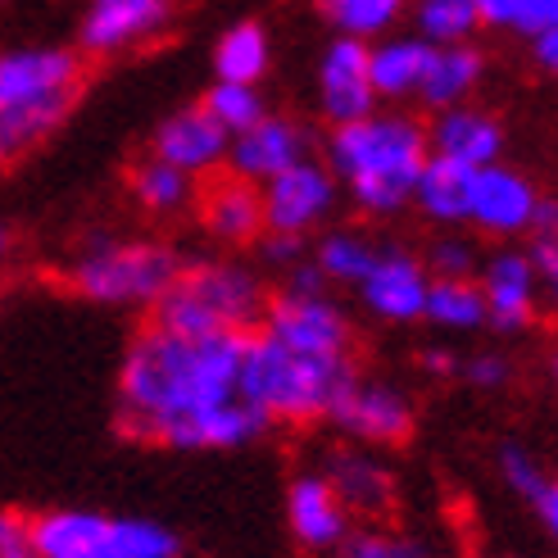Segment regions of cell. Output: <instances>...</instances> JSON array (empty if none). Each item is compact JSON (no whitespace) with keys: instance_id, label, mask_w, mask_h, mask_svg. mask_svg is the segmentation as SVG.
I'll return each instance as SVG.
<instances>
[{"instance_id":"1","label":"cell","mask_w":558,"mask_h":558,"mask_svg":"<svg viewBox=\"0 0 558 558\" xmlns=\"http://www.w3.org/2000/svg\"><path fill=\"white\" fill-rule=\"evenodd\" d=\"M241 341L142 327L119 364V427L132 440L186 454L245 450L264 440L272 423L236 390Z\"/></svg>"},{"instance_id":"2","label":"cell","mask_w":558,"mask_h":558,"mask_svg":"<svg viewBox=\"0 0 558 558\" xmlns=\"http://www.w3.org/2000/svg\"><path fill=\"white\" fill-rule=\"evenodd\" d=\"M427 128L404 109H373L368 119L331 128L327 173L368 218H396L413 201L427 163Z\"/></svg>"},{"instance_id":"3","label":"cell","mask_w":558,"mask_h":558,"mask_svg":"<svg viewBox=\"0 0 558 558\" xmlns=\"http://www.w3.org/2000/svg\"><path fill=\"white\" fill-rule=\"evenodd\" d=\"M359 377L354 354L345 359H323V354H300L277 345L264 331H250L241 341V373L236 390L245 404H255L268 423H323L337 409L341 390Z\"/></svg>"},{"instance_id":"4","label":"cell","mask_w":558,"mask_h":558,"mask_svg":"<svg viewBox=\"0 0 558 558\" xmlns=\"http://www.w3.org/2000/svg\"><path fill=\"white\" fill-rule=\"evenodd\" d=\"M268 310L264 277L236 259L182 264L155 300V327L178 337H250Z\"/></svg>"},{"instance_id":"5","label":"cell","mask_w":558,"mask_h":558,"mask_svg":"<svg viewBox=\"0 0 558 558\" xmlns=\"http://www.w3.org/2000/svg\"><path fill=\"white\" fill-rule=\"evenodd\" d=\"M82 92V60L64 46L0 50V123L41 146L60 128Z\"/></svg>"},{"instance_id":"6","label":"cell","mask_w":558,"mask_h":558,"mask_svg":"<svg viewBox=\"0 0 558 558\" xmlns=\"http://www.w3.org/2000/svg\"><path fill=\"white\" fill-rule=\"evenodd\" d=\"M182 259L163 241H96L69 268L77 295L114 310H155V300L169 291Z\"/></svg>"},{"instance_id":"7","label":"cell","mask_w":558,"mask_h":558,"mask_svg":"<svg viewBox=\"0 0 558 558\" xmlns=\"http://www.w3.org/2000/svg\"><path fill=\"white\" fill-rule=\"evenodd\" d=\"M259 331L272 337L277 345L300 350V354H323V359L354 354L350 314L327 291H291V287H282L277 295H268Z\"/></svg>"},{"instance_id":"8","label":"cell","mask_w":558,"mask_h":558,"mask_svg":"<svg viewBox=\"0 0 558 558\" xmlns=\"http://www.w3.org/2000/svg\"><path fill=\"white\" fill-rule=\"evenodd\" d=\"M327 423H337L350 436V445H404L417 427V409L404 386L359 373L341 390Z\"/></svg>"},{"instance_id":"9","label":"cell","mask_w":558,"mask_h":558,"mask_svg":"<svg viewBox=\"0 0 558 558\" xmlns=\"http://www.w3.org/2000/svg\"><path fill=\"white\" fill-rule=\"evenodd\" d=\"M337 178L327 173V163L318 159H300L287 173H277L259 186L264 201V232H282V236H310L314 228L331 218L337 209Z\"/></svg>"},{"instance_id":"10","label":"cell","mask_w":558,"mask_h":558,"mask_svg":"<svg viewBox=\"0 0 558 558\" xmlns=\"http://www.w3.org/2000/svg\"><path fill=\"white\" fill-rule=\"evenodd\" d=\"M541 209V186L522 169L509 163H486L472 169V191H468V222L495 241H518L532 232Z\"/></svg>"},{"instance_id":"11","label":"cell","mask_w":558,"mask_h":558,"mask_svg":"<svg viewBox=\"0 0 558 558\" xmlns=\"http://www.w3.org/2000/svg\"><path fill=\"white\" fill-rule=\"evenodd\" d=\"M427 287L432 277L423 268V259L409 255L400 245H386L377 250L373 268L359 277V304L364 314L390 327H409V323H423V304H427Z\"/></svg>"},{"instance_id":"12","label":"cell","mask_w":558,"mask_h":558,"mask_svg":"<svg viewBox=\"0 0 558 558\" xmlns=\"http://www.w3.org/2000/svg\"><path fill=\"white\" fill-rule=\"evenodd\" d=\"M327 486L337 490L350 522H386L400 505V482L386 459H377L368 445H341L323 468Z\"/></svg>"},{"instance_id":"13","label":"cell","mask_w":558,"mask_h":558,"mask_svg":"<svg viewBox=\"0 0 558 558\" xmlns=\"http://www.w3.org/2000/svg\"><path fill=\"white\" fill-rule=\"evenodd\" d=\"M477 291H482V304H486V327L495 331H522L532 327L536 314H541V277L526 259V250L518 245H505L495 250L490 259H482L477 268Z\"/></svg>"},{"instance_id":"14","label":"cell","mask_w":558,"mask_h":558,"mask_svg":"<svg viewBox=\"0 0 558 558\" xmlns=\"http://www.w3.org/2000/svg\"><path fill=\"white\" fill-rule=\"evenodd\" d=\"M377 92H373V77H368V41H354V37H337L323 60H318V109L331 128H345L368 119L377 109Z\"/></svg>"},{"instance_id":"15","label":"cell","mask_w":558,"mask_h":558,"mask_svg":"<svg viewBox=\"0 0 558 558\" xmlns=\"http://www.w3.org/2000/svg\"><path fill=\"white\" fill-rule=\"evenodd\" d=\"M173 19V0H87L82 14V50L87 54H123L132 46L155 41Z\"/></svg>"},{"instance_id":"16","label":"cell","mask_w":558,"mask_h":558,"mask_svg":"<svg viewBox=\"0 0 558 558\" xmlns=\"http://www.w3.org/2000/svg\"><path fill=\"white\" fill-rule=\"evenodd\" d=\"M300 159H310V132H304V123L282 119V114H264L255 128L232 136L228 163H222V169L264 186L268 178L287 173Z\"/></svg>"},{"instance_id":"17","label":"cell","mask_w":558,"mask_h":558,"mask_svg":"<svg viewBox=\"0 0 558 558\" xmlns=\"http://www.w3.org/2000/svg\"><path fill=\"white\" fill-rule=\"evenodd\" d=\"M228 146H232V136L205 114V105H191L159 123L150 150H155V159H163L169 169H178L186 178H209V173H222Z\"/></svg>"},{"instance_id":"18","label":"cell","mask_w":558,"mask_h":558,"mask_svg":"<svg viewBox=\"0 0 558 558\" xmlns=\"http://www.w3.org/2000/svg\"><path fill=\"white\" fill-rule=\"evenodd\" d=\"M195 209H201L205 232L218 245H255L264 236V201L259 186L236 173H209L205 186L195 191Z\"/></svg>"},{"instance_id":"19","label":"cell","mask_w":558,"mask_h":558,"mask_svg":"<svg viewBox=\"0 0 558 558\" xmlns=\"http://www.w3.org/2000/svg\"><path fill=\"white\" fill-rule=\"evenodd\" d=\"M287 526H291L300 549L331 554L345 541V532L354 522H350L345 505L337 499V490L327 486L323 472L310 468V472H295L291 486H287Z\"/></svg>"},{"instance_id":"20","label":"cell","mask_w":558,"mask_h":558,"mask_svg":"<svg viewBox=\"0 0 558 558\" xmlns=\"http://www.w3.org/2000/svg\"><path fill=\"white\" fill-rule=\"evenodd\" d=\"M427 150L463 163V169H486V163H499V155H505V123L477 105L440 109L427 128Z\"/></svg>"},{"instance_id":"21","label":"cell","mask_w":558,"mask_h":558,"mask_svg":"<svg viewBox=\"0 0 558 558\" xmlns=\"http://www.w3.org/2000/svg\"><path fill=\"white\" fill-rule=\"evenodd\" d=\"M27 536L37 558H119L109 513L96 509H46L27 518Z\"/></svg>"},{"instance_id":"22","label":"cell","mask_w":558,"mask_h":558,"mask_svg":"<svg viewBox=\"0 0 558 558\" xmlns=\"http://www.w3.org/2000/svg\"><path fill=\"white\" fill-rule=\"evenodd\" d=\"M482 77H486V54L472 46V41H459V46H432V64H427L423 87H417L413 100H423L432 114H440V109L468 105L472 92L482 87Z\"/></svg>"},{"instance_id":"23","label":"cell","mask_w":558,"mask_h":558,"mask_svg":"<svg viewBox=\"0 0 558 558\" xmlns=\"http://www.w3.org/2000/svg\"><path fill=\"white\" fill-rule=\"evenodd\" d=\"M495 468H499V482H505L522 505L532 509V518L545 526V536H558V482H554V472L526 450L522 440L499 445Z\"/></svg>"},{"instance_id":"24","label":"cell","mask_w":558,"mask_h":558,"mask_svg":"<svg viewBox=\"0 0 558 558\" xmlns=\"http://www.w3.org/2000/svg\"><path fill=\"white\" fill-rule=\"evenodd\" d=\"M432 64V46L423 37H381L368 46V77L377 100H413Z\"/></svg>"},{"instance_id":"25","label":"cell","mask_w":558,"mask_h":558,"mask_svg":"<svg viewBox=\"0 0 558 558\" xmlns=\"http://www.w3.org/2000/svg\"><path fill=\"white\" fill-rule=\"evenodd\" d=\"M468 191H472V169H463V163H454V159L427 155L423 173H417V182H413L409 205L427 222L459 228V222H468Z\"/></svg>"},{"instance_id":"26","label":"cell","mask_w":558,"mask_h":558,"mask_svg":"<svg viewBox=\"0 0 558 558\" xmlns=\"http://www.w3.org/2000/svg\"><path fill=\"white\" fill-rule=\"evenodd\" d=\"M423 323L440 331H477L486 327V304L472 277H432L427 304H423Z\"/></svg>"},{"instance_id":"27","label":"cell","mask_w":558,"mask_h":558,"mask_svg":"<svg viewBox=\"0 0 558 558\" xmlns=\"http://www.w3.org/2000/svg\"><path fill=\"white\" fill-rule=\"evenodd\" d=\"M272 46L264 23H236L222 33L218 50H214V73L218 82H245V87H259V77L268 73Z\"/></svg>"},{"instance_id":"28","label":"cell","mask_w":558,"mask_h":558,"mask_svg":"<svg viewBox=\"0 0 558 558\" xmlns=\"http://www.w3.org/2000/svg\"><path fill=\"white\" fill-rule=\"evenodd\" d=\"M132 201L142 205L146 214H155V218L182 214V209L195 205V178L169 169L163 159L150 155V159H142V163L132 169Z\"/></svg>"},{"instance_id":"29","label":"cell","mask_w":558,"mask_h":558,"mask_svg":"<svg viewBox=\"0 0 558 558\" xmlns=\"http://www.w3.org/2000/svg\"><path fill=\"white\" fill-rule=\"evenodd\" d=\"M377 259V245L364 236V232H350V228H337V232H323L318 245H314V268L323 272L327 287H359Z\"/></svg>"},{"instance_id":"30","label":"cell","mask_w":558,"mask_h":558,"mask_svg":"<svg viewBox=\"0 0 558 558\" xmlns=\"http://www.w3.org/2000/svg\"><path fill=\"white\" fill-rule=\"evenodd\" d=\"M409 10V0H318V14L337 27L341 37L373 41L390 33Z\"/></svg>"},{"instance_id":"31","label":"cell","mask_w":558,"mask_h":558,"mask_svg":"<svg viewBox=\"0 0 558 558\" xmlns=\"http://www.w3.org/2000/svg\"><path fill=\"white\" fill-rule=\"evenodd\" d=\"M413 27H417L413 37H423L427 46H459V41H472L482 23L472 0H417Z\"/></svg>"},{"instance_id":"32","label":"cell","mask_w":558,"mask_h":558,"mask_svg":"<svg viewBox=\"0 0 558 558\" xmlns=\"http://www.w3.org/2000/svg\"><path fill=\"white\" fill-rule=\"evenodd\" d=\"M201 105H205V114H209L222 132H228V136L255 128V123L268 114L259 87H245V82H214Z\"/></svg>"},{"instance_id":"33","label":"cell","mask_w":558,"mask_h":558,"mask_svg":"<svg viewBox=\"0 0 558 558\" xmlns=\"http://www.w3.org/2000/svg\"><path fill=\"white\" fill-rule=\"evenodd\" d=\"M119 558H182V536L155 518H109Z\"/></svg>"},{"instance_id":"34","label":"cell","mask_w":558,"mask_h":558,"mask_svg":"<svg viewBox=\"0 0 558 558\" xmlns=\"http://www.w3.org/2000/svg\"><path fill=\"white\" fill-rule=\"evenodd\" d=\"M331 558H432V554L423 541L396 532V526L368 522V526H350L345 541L331 549Z\"/></svg>"},{"instance_id":"35","label":"cell","mask_w":558,"mask_h":558,"mask_svg":"<svg viewBox=\"0 0 558 558\" xmlns=\"http://www.w3.org/2000/svg\"><path fill=\"white\" fill-rule=\"evenodd\" d=\"M427 277H477L482 268V250L472 245V236L459 232H445L427 245V259H423Z\"/></svg>"},{"instance_id":"36","label":"cell","mask_w":558,"mask_h":558,"mask_svg":"<svg viewBox=\"0 0 558 558\" xmlns=\"http://www.w3.org/2000/svg\"><path fill=\"white\" fill-rule=\"evenodd\" d=\"M459 373L477 386V390H505L513 381V364L499 350H482L472 359H459Z\"/></svg>"},{"instance_id":"37","label":"cell","mask_w":558,"mask_h":558,"mask_svg":"<svg viewBox=\"0 0 558 558\" xmlns=\"http://www.w3.org/2000/svg\"><path fill=\"white\" fill-rule=\"evenodd\" d=\"M259 259L268 264V268H282V272H291L300 259H304V236H282V232H264L259 241Z\"/></svg>"},{"instance_id":"38","label":"cell","mask_w":558,"mask_h":558,"mask_svg":"<svg viewBox=\"0 0 558 558\" xmlns=\"http://www.w3.org/2000/svg\"><path fill=\"white\" fill-rule=\"evenodd\" d=\"M526 259H532L541 287H558V232H532V245H526Z\"/></svg>"},{"instance_id":"39","label":"cell","mask_w":558,"mask_h":558,"mask_svg":"<svg viewBox=\"0 0 558 558\" xmlns=\"http://www.w3.org/2000/svg\"><path fill=\"white\" fill-rule=\"evenodd\" d=\"M0 558H37L33 536H27V518L14 509H0Z\"/></svg>"},{"instance_id":"40","label":"cell","mask_w":558,"mask_h":558,"mask_svg":"<svg viewBox=\"0 0 558 558\" xmlns=\"http://www.w3.org/2000/svg\"><path fill=\"white\" fill-rule=\"evenodd\" d=\"M518 33L532 41L541 33H558V0H526V10L518 19Z\"/></svg>"},{"instance_id":"41","label":"cell","mask_w":558,"mask_h":558,"mask_svg":"<svg viewBox=\"0 0 558 558\" xmlns=\"http://www.w3.org/2000/svg\"><path fill=\"white\" fill-rule=\"evenodd\" d=\"M477 5V23L486 27H513L518 33V19L526 10V0H472Z\"/></svg>"},{"instance_id":"42","label":"cell","mask_w":558,"mask_h":558,"mask_svg":"<svg viewBox=\"0 0 558 558\" xmlns=\"http://www.w3.org/2000/svg\"><path fill=\"white\" fill-rule=\"evenodd\" d=\"M423 373L427 377H459V354L454 350H445V345H432V350H423Z\"/></svg>"},{"instance_id":"43","label":"cell","mask_w":558,"mask_h":558,"mask_svg":"<svg viewBox=\"0 0 558 558\" xmlns=\"http://www.w3.org/2000/svg\"><path fill=\"white\" fill-rule=\"evenodd\" d=\"M33 150V142L19 132V128H10V123H0V169H10V163L19 159V155H27Z\"/></svg>"},{"instance_id":"44","label":"cell","mask_w":558,"mask_h":558,"mask_svg":"<svg viewBox=\"0 0 558 558\" xmlns=\"http://www.w3.org/2000/svg\"><path fill=\"white\" fill-rule=\"evenodd\" d=\"M532 60H536V69H545V73L558 69V33H541V37H532Z\"/></svg>"},{"instance_id":"45","label":"cell","mask_w":558,"mask_h":558,"mask_svg":"<svg viewBox=\"0 0 558 558\" xmlns=\"http://www.w3.org/2000/svg\"><path fill=\"white\" fill-rule=\"evenodd\" d=\"M5 255H10V232L0 228V264H5Z\"/></svg>"},{"instance_id":"46","label":"cell","mask_w":558,"mask_h":558,"mask_svg":"<svg viewBox=\"0 0 558 558\" xmlns=\"http://www.w3.org/2000/svg\"><path fill=\"white\" fill-rule=\"evenodd\" d=\"M509 558H518V554H509Z\"/></svg>"}]
</instances>
